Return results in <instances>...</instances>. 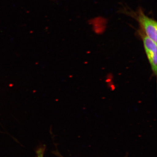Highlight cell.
<instances>
[{"mask_svg":"<svg viewBox=\"0 0 157 157\" xmlns=\"http://www.w3.org/2000/svg\"><path fill=\"white\" fill-rule=\"evenodd\" d=\"M143 39L144 49L150 63L151 69L155 74L157 73V43L146 36L144 34L141 33Z\"/></svg>","mask_w":157,"mask_h":157,"instance_id":"obj_2","label":"cell"},{"mask_svg":"<svg viewBox=\"0 0 157 157\" xmlns=\"http://www.w3.org/2000/svg\"><path fill=\"white\" fill-rule=\"evenodd\" d=\"M135 17L143 30L144 35L157 43V24L154 19L145 15L142 10H139L135 14Z\"/></svg>","mask_w":157,"mask_h":157,"instance_id":"obj_1","label":"cell"},{"mask_svg":"<svg viewBox=\"0 0 157 157\" xmlns=\"http://www.w3.org/2000/svg\"><path fill=\"white\" fill-rule=\"evenodd\" d=\"M45 147H40L36 151L37 157H44V152H45Z\"/></svg>","mask_w":157,"mask_h":157,"instance_id":"obj_3","label":"cell"}]
</instances>
